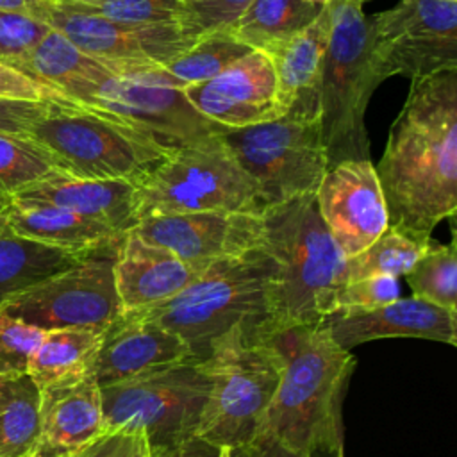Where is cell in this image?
<instances>
[{
    "label": "cell",
    "mask_w": 457,
    "mask_h": 457,
    "mask_svg": "<svg viewBox=\"0 0 457 457\" xmlns=\"http://www.w3.org/2000/svg\"><path fill=\"white\" fill-rule=\"evenodd\" d=\"M375 171L389 225L432 234L457 209V70L411 80Z\"/></svg>",
    "instance_id": "1"
},
{
    "label": "cell",
    "mask_w": 457,
    "mask_h": 457,
    "mask_svg": "<svg viewBox=\"0 0 457 457\" xmlns=\"http://www.w3.org/2000/svg\"><path fill=\"white\" fill-rule=\"evenodd\" d=\"M259 336L278 353L280 378L257 437L307 455L318 441L343 428V396L355 359L320 325Z\"/></svg>",
    "instance_id": "2"
},
{
    "label": "cell",
    "mask_w": 457,
    "mask_h": 457,
    "mask_svg": "<svg viewBox=\"0 0 457 457\" xmlns=\"http://www.w3.org/2000/svg\"><path fill=\"white\" fill-rule=\"evenodd\" d=\"M262 220L261 248L271 255L277 271L261 334L318 325L334 311V296L345 284L346 257L327 230L314 195L262 209Z\"/></svg>",
    "instance_id": "3"
},
{
    "label": "cell",
    "mask_w": 457,
    "mask_h": 457,
    "mask_svg": "<svg viewBox=\"0 0 457 457\" xmlns=\"http://www.w3.org/2000/svg\"><path fill=\"white\" fill-rule=\"evenodd\" d=\"M275 271L271 255L253 248L212 262L168 300L123 316L173 332L195 361H205L214 343L230 330L241 327L253 336L262 332Z\"/></svg>",
    "instance_id": "4"
},
{
    "label": "cell",
    "mask_w": 457,
    "mask_h": 457,
    "mask_svg": "<svg viewBox=\"0 0 457 457\" xmlns=\"http://www.w3.org/2000/svg\"><path fill=\"white\" fill-rule=\"evenodd\" d=\"M330 34L320 82V127L328 168L345 161H371L366 109L389 79L375 57L362 4L332 0Z\"/></svg>",
    "instance_id": "5"
},
{
    "label": "cell",
    "mask_w": 457,
    "mask_h": 457,
    "mask_svg": "<svg viewBox=\"0 0 457 457\" xmlns=\"http://www.w3.org/2000/svg\"><path fill=\"white\" fill-rule=\"evenodd\" d=\"M61 173L93 180L141 182L173 152L150 132L82 104H54L29 130Z\"/></svg>",
    "instance_id": "6"
},
{
    "label": "cell",
    "mask_w": 457,
    "mask_h": 457,
    "mask_svg": "<svg viewBox=\"0 0 457 457\" xmlns=\"http://www.w3.org/2000/svg\"><path fill=\"white\" fill-rule=\"evenodd\" d=\"M204 362L211 387L195 436L232 450L252 443L278 386V353L239 327L220 337Z\"/></svg>",
    "instance_id": "7"
},
{
    "label": "cell",
    "mask_w": 457,
    "mask_h": 457,
    "mask_svg": "<svg viewBox=\"0 0 457 457\" xmlns=\"http://www.w3.org/2000/svg\"><path fill=\"white\" fill-rule=\"evenodd\" d=\"M200 211H262L253 182L218 130L175 148L137 184V221Z\"/></svg>",
    "instance_id": "8"
},
{
    "label": "cell",
    "mask_w": 457,
    "mask_h": 457,
    "mask_svg": "<svg viewBox=\"0 0 457 457\" xmlns=\"http://www.w3.org/2000/svg\"><path fill=\"white\" fill-rule=\"evenodd\" d=\"M255 186L261 209L314 195L328 170L320 118L284 114L243 129H218Z\"/></svg>",
    "instance_id": "9"
},
{
    "label": "cell",
    "mask_w": 457,
    "mask_h": 457,
    "mask_svg": "<svg viewBox=\"0 0 457 457\" xmlns=\"http://www.w3.org/2000/svg\"><path fill=\"white\" fill-rule=\"evenodd\" d=\"M204 361H184L100 387L104 430H139L148 448L193 437L209 395Z\"/></svg>",
    "instance_id": "10"
},
{
    "label": "cell",
    "mask_w": 457,
    "mask_h": 457,
    "mask_svg": "<svg viewBox=\"0 0 457 457\" xmlns=\"http://www.w3.org/2000/svg\"><path fill=\"white\" fill-rule=\"evenodd\" d=\"M29 16L62 34L80 52L116 73L161 70L198 41L179 23L127 25L91 7L59 0H36Z\"/></svg>",
    "instance_id": "11"
},
{
    "label": "cell",
    "mask_w": 457,
    "mask_h": 457,
    "mask_svg": "<svg viewBox=\"0 0 457 457\" xmlns=\"http://www.w3.org/2000/svg\"><path fill=\"white\" fill-rule=\"evenodd\" d=\"M118 245L96 250L71 268L16 293L0 307V314L41 330H107L121 316L114 284Z\"/></svg>",
    "instance_id": "12"
},
{
    "label": "cell",
    "mask_w": 457,
    "mask_h": 457,
    "mask_svg": "<svg viewBox=\"0 0 457 457\" xmlns=\"http://www.w3.org/2000/svg\"><path fill=\"white\" fill-rule=\"evenodd\" d=\"M68 96L86 107L118 116L175 150L220 127L200 116L182 89L161 71L116 73L111 71L95 82L73 87Z\"/></svg>",
    "instance_id": "13"
},
{
    "label": "cell",
    "mask_w": 457,
    "mask_h": 457,
    "mask_svg": "<svg viewBox=\"0 0 457 457\" xmlns=\"http://www.w3.org/2000/svg\"><path fill=\"white\" fill-rule=\"evenodd\" d=\"M366 23L371 50L387 77L414 80L457 70L455 0H400Z\"/></svg>",
    "instance_id": "14"
},
{
    "label": "cell",
    "mask_w": 457,
    "mask_h": 457,
    "mask_svg": "<svg viewBox=\"0 0 457 457\" xmlns=\"http://www.w3.org/2000/svg\"><path fill=\"white\" fill-rule=\"evenodd\" d=\"M130 230L200 273L216 261L261 248L264 220L262 211H200L145 218Z\"/></svg>",
    "instance_id": "15"
},
{
    "label": "cell",
    "mask_w": 457,
    "mask_h": 457,
    "mask_svg": "<svg viewBox=\"0 0 457 457\" xmlns=\"http://www.w3.org/2000/svg\"><path fill=\"white\" fill-rule=\"evenodd\" d=\"M314 198L327 230L346 259L366 250L389 227L386 198L371 161H345L328 168Z\"/></svg>",
    "instance_id": "16"
},
{
    "label": "cell",
    "mask_w": 457,
    "mask_h": 457,
    "mask_svg": "<svg viewBox=\"0 0 457 457\" xmlns=\"http://www.w3.org/2000/svg\"><path fill=\"white\" fill-rule=\"evenodd\" d=\"M182 93L200 116L225 129H243L282 116L273 62L259 50H250L209 80L182 87Z\"/></svg>",
    "instance_id": "17"
},
{
    "label": "cell",
    "mask_w": 457,
    "mask_h": 457,
    "mask_svg": "<svg viewBox=\"0 0 457 457\" xmlns=\"http://www.w3.org/2000/svg\"><path fill=\"white\" fill-rule=\"evenodd\" d=\"M318 325L346 352L384 337H420L450 346L457 345V312L416 296L398 298L371 309L334 311Z\"/></svg>",
    "instance_id": "18"
},
{
    "label": "cell",
    "mask_w": 457,
    "mask_h": 457,
    "mask_svg": "<svg viewBox=\"0 0 457 457\" xmlns=\"http://www.w3.org/2000/svg\"><path fill=\"white\" fill-rule=\"evenodd\" d=\"M184 361L195 359L179 336L154 323L121 314L104 330L93 377L98 387H104Z\"/></svg>",
    "instance_id": "19"
},
{
    "label": "cell",
    "mask_w": 457,
    "mask_h": 457,
    "mask_svg": "<svg viewBox=\"0 0 457 457\" xmlns=\"http://www.w3.org/2000/svg\"><path fill=\"white\" fill-rule=\"evenodd\" d=\"M9 200L62 207L120 234L137 223V182L129 180H93L55 171L9 195Z\"/></svg>",
    "instance_id": "20"
},
{
    "label": "cell",
    "mask_w": 457,
    "mask_h": 457,
    "mask_svg": "<svg viewBox=\"0 0 457 457\" xmlns=\"http://www.w3.org/2000/svg\"><path fill=\"white\" fill-rule=\"evenodd\" d=\"M198 271L173 252L152 245L129 230L114 255V284L121 314L168 300L184 289Z\"/></svg>",
    "instance_id": "21"
},
{
    "label": "cell",
    "mask_w": 457,
    "mask_h": 457,
    "mask_svg": "<svg viewBox=\"0 0 457 457\" xmlns=\"http://www.w3.org/2000/svg\"><path fill=\"white\" fill-rule=\"evenodd\" d=\"M330 34L328 5L300 32L268 57L277 75V95L284 114L320 118V82Z\"/></svg>",
    "instance_id": "22"
},
{
    "label": "cell",
    "mask_w": 457,
    "mask_h": 457,
    "mask_svg": "<svg viewBox=\"0 0 457 457\" xmlns=\"http://www.w3.org/2000/svg\"><path fill=\"white\" fill-rule=\"evenodd\" d=\"M0 225L25 239L75 253H93L120 243L125 236L62 207L12 200L2 211Z\"/></svg>",
    "instance_id": "23"
},
{
    "label": "cell",
    "mask_w": 457,
    "mask_h": 457,
    "mask_svg": "<svg viewBox=\"0 0 457 457\" xmlns=\"http://www.w3.org/2000/svg\"><path fill=\"white\" fill-rule=\"evenodd\" d=\"M104 430L100 387L95 377L41 391V439L52 450L79 453Z\"/></svg>",
    "instance_id": "24"
},
{
    "label": "cell",
    "mask_w": 457,
    "mask_h": 457,
    "mask_svg": "<svg viewBox=\"0 0 457 457\" xmlns=\"http://www.w3.org/2000/svg\"><path fill=\"white\" fill-rule=\"evenodd\" d=\"M104 332L86 328L45 330L27 364V375L39 391L79 382L93 375Z\"/></svg>",
    "instance_id": "25"
},
{
    "label": "cell",
    "mask_w": 457,
    "mask_h": 457,
    "mask_svg": "<svg viewBox=\"0 0 457 457\" xmlns=\"http://www.w3.org/2000/svg\"><path fill=\"white\" fill-rule=\"evenodd\" d=\"M321 9L323 5L305 0H252L225 32L250 50L268 55L305 29Z\"/></svg>",
    "instance_id": "26"
},
{
    "label": "cell",
    "mask_w": 457,
    "mask_h": 457,
    "mask_svg": "<svg viewBox=\"0 0 457 457\" xmlns=\"http://www.w3.org/2000/svg\"><path fill=\"white\" fill-rule=\"evenodd\" d=\"M89 253H75L16 236L0 225V307L16 293L61 273Z\"/></svg>",
    "instance_id": "27"
},
{
    "label": "cell",
    "mask_w": 457,
    "mask_h": 457,
    "mask_svg": "<svg viewBox=\"0 0 457 457\" xmlns=\"http://www.w3.org/2000/svg\"><path fill=\"white\" fill-rule=\"evenodd\" d=\"M41 439V391L25 373L0 375V457H30Z\"/></svg>",
    "instance_id": "28"
},
{
    "label": "cell",
    "mask_w": 457,
    "mask_h": 457,
    "mask_svg": "<svg viewBox=\"0 0 457 457\" xmlns=\"http://www.w3.org/2000/svg\"><path fill=\"white\" fill-rule=\"evenodd\" d=\"M14 68L32 79L55 86L64 95L80 84L95 82L112 71L52 29Z\"/></svg>",
    "instance_id": "29"
},
{
    "label": "cell",
    "mask_w": 457,
    "mask_h": 457,
    "mask_svg": "<svg viewBox=\"0 0 457 457\" xmlns=\"http://www.w3.org/2000/svg\"><path fill=\"white\" fill-rule=\"evenodd\" d=\"M432 243L434 239L428 234L389 225L366 250L346 259L345 282L373 275L398 278L416 264Z\"/></svg>",
    "instance_id": "30"
},
{
    "label": "cell",
    "mask_w": 457,
    "mask_h": 457,
    "mask_svg": "<svg viewBox=\"0 0 457 457\" xmlns=\"http://www.w3.org/2000/svg\"><path fill=\"white\" fill-rule=\"evenodd\" d=\"M250 48L236 41L227 32H214L200 37L186 54L161 68V71L182 89L189 84H198L220 75Z\"/></svg>",
    "instance_id": "31"
},
{
    "label": "cell",
    "mask_w": 457,
    "mask_h": 457,
    "mask_svg": "<svg viewBox=\"0 0 457 457\" xmlns=\"http://www.w3.org/2000/svg\"><path fill=\"white\" fill-rule=\"evenodd\" d=\"M412 296L457 312V250L434 241L416 264L403 275Z\"/></svg>",
    "instance_id": "32"
},
{
    "label": "cell",
    "mask_w": 457,
    "mask_h": 457,
    "mask_svg": "<svg viewBox=\"0 0 457 457\" xmlns=\"http://www.w3.org/2000/svg\"><path fill=\"white\" fill-rule=\"evenodd\" d=\"M55 171L57 162L37 143L0 130V193L9 196Z\"/></svg>",
    "instance_id": "33"
},
{
    "label": "cell",
    "mask_w": 457,
    "mask_h": 457,
    "mask_svg": "<svg viewBox=\"0 0 457 457\" xmlns=\"http://www.w3.org/2000/svg\"><path fill=\"white\" fill-rule=\"evenodd\" d=\"M252 0H180L179 25L191 37L225 32Z\"/></svg>",
    "instance_id": "34"
},
{
    "label": "cell",
    "mask_w": 457,
    "mask_h": 457,
    "mask_svg": "<svg viewBox=\"0 0 457 457\" xmlns=\"http://www.w3.org/2000/svg\"><path fill=\"white\" fill-rule=\"evenodd\" d=\"M45 330L0 314V375L25 373Z\"/></svg>",
    "instance_id": "35"
},
{
    "label": "cell",
    "mask_w": 457,
    "mask_h": 457,
    "mask_svg": "<svg viewBox=\"0 0 457 457\" xmlns=\"http://www.w3.org/2000/svg\"><path fill=\"white\" fill-rule=\"evenodd\" d=\"M98 14L127 25H157L180 21V0H104Z\"/></svg>",
    "instance_id": "36"
},
{
    "label": "cell",
    "mask_w": 457,
    "mask_h": 457,
    "mask_svg": "<svg viewBox=\"0 0 457 457\" xmlns=\"http://www.w3.org/2000/svg\"><path fill=\"white\" fill-rule=\"evenodd\" d=\"M50 30L39 20L21 12L0 11V61L14 66Z\"/></svg>",
    "instance_id": "37"
},
{
    "label": "cell",
    "mask_w": 457,
    "mask_h": 457,
    "mask_svg": "<svg viewBox=\"0 0 457 457\" xmlns=\"http://www.w3.org/2000/svg\"><path fill=\"white\" fill-rule=\"evenodd\" d=\"M400 298L398 278L373 275L345 282L334 296V311L371 309L391 303ZM332 311V312H334Z\"/></svg>",
    "instance_id": "38"
},
{
    "label": "cell",
    "mask_w": 457,
    "mask_h": 457,
    "mask_svg": "<svg viewBox=\"0 0 457 457\" xmlns=\"http://www.w3.org/2000/svg\"><path fill=\"white\" fill-rule=\"evenodd\" d=\"M0 98L4 100H23V102H54L61 105H75L71 100L55 86L29 77L18 68L0 61Z\"/></svg>",
    "instance_id": "39"
},
{
    "label": "cell",
    "mask_w": 457,
    "mask_h": 457,
    "mask_svg": "<svg viewBox=\"0 0 457 457\" xmlns=\"http://www.w3.org/2000/svg\"><path fill=\"white\" fill-rule=\"evenodd\" d=\"M146 436L139 430H112L102 434L77 457H148Z\"/></svg>",
    "instance_id": "40"
},
{
    "label": "cell",
    "mask_w": 457,
    "mask_h": 457,
    "mask_svg": "<svg viewBox=\"0 0 457 457\" xmlns=\"http://www.w3.org/2000/svg\"><path fill=\"white\" fill-rule=\"evenodd\" d=\"M54 102H23L0 98V130L18 136H29L30 127L45 116Z\"/></svg>",
    "instance_id": "41"
},
{
    "label": "cell",
    "mask_w": 457,
    "mask_h": 457,
    "mask_svg": "<svg viewBox=\"0 0 457 457\" xmlns=\"http://www.w3.org/2000/svg\"><path fill=\"white\" fill-rule=\"evenodd\" d=\"M220 446H214L196 436L170 446L150 448L148 457H218Z\"/></svg>",
    "instance_id": "42"
},
{
    "label": "cell",
    "mask_w": 457,
    "mask_h": 457,
    "mask_svg": "<svg viewBox=\"0 0 457 457\" xmlns=\"http://www.w3.org/2000/svg\"><path fill=\"white\" fill-rule=\"evenodd\" d=\"M232 457H307L291 452L270 437H255L252 443L232 450Z\"/></svg>",
    "instance_id": "43"
},
{
    "label": "cell",
    "mask_w": 457,
    "mask_h": 457,
    "mask_svg": "<svg viewBox=\"0 0 457 457\" xmlns=\"http://www.w3.org/2000/svg\"><path fill=\"white\" fill-rule=\"evenodd\" d=\"M307 457H345V445H343V428L332 432L330 436L318 441Z\"/></svg>",
    "instance_id": "44"
},
{
    "label": "cell",
    "mask_w": 457,
    "mask_h": 457,
    "mask_svg": "<svg viewBox=\"0 0 457 457\" xmlns=\"http://www.w3.org/2000/svg\"><path fill=\"white\" fill-rule=\"evenodd\" d=\"M36 0H0V11H12L21 14H30Z\"/></svg>",
    "instance_id": "45"
},
{
    "label": "cell",
    "mask_w": 457,
    "mask_h": 457,
    "mask_svg": "<svg viewBox=\"0 0 457 457\" xmlns=\"http://www.w3.org/2000/svg\"><path fill=\"white\" fill-rule=\"evenodd\" d=\"M32 457H77V453H64V452L52 450V448H48L45 445H37V448L32 453Z\"/></svg>",
    "instance_id": "46"
},
{
    "label": "cell",
    "mask_w": 457,
    "mask_h": 457,
    "mask_svg": "<svg viewBox=\"0 0 457 457\" xmlns=\"http://www.w3.org/2000/svg\"><path fill=\"white\" fill-rule=\"evenodd\" d=\"M59 2H66V4H75V5H86V7H96L100 2L104 0H59Z\"/></svg>",
    "instance_id": "47"
},
{
    "label": "cell",
    "mask_w": 457,
    "mask_h": 457,
    "mask_svg": "<svg viewBox=\"0 0 457 457\" xmlns=\"http://www.w3.org/2000/svg\"><path fill=\"white\" fill-rule=\"evenodd\" d=\"M218 457H232V448H228V446H220Z\"/></svg>",
    "instance_id": "48"
},
{
    "label": "cell",
    "mask_w": 457,
    "mask_h": 457,
    "mask_svg": "<svg viewBox=\"0 0 457 457\" xmlns=\"http://www.w3.org/2000/svg\"><path fill=\"white\" fill-rule=\"evenodd\" d=\"M7 204H9V196L4 195V193H0V214H2V211L7 207Z\"/></svg>",
    "instance_id": "49"
},
{
    "label": "cell",
    "mask_w": 457,
    "mask_h": 457,
    "mask_svg": "<svg viewBox=\"0 0 457 457\" xmlns=\"http://www.w3.org/2000/svg\"><path fill=\"white\" fill-rule=\"evenodd\" d=\"M305 2H311V4H318V5H327V4H330L332 0H305ZM357 2L364 4V2H368V0H357Z\"/></svg>",
    "instance_id": "50"
},
{
    "label": "cell",
    "mask_w": 457,
    "mask_h": 457,
    "mask_svg": "<svg viewBox=\"0 0 457 457\" xmlns=\"http://www.w3.org/2000/svg\"><path fill=\"white\" fill-rule=\"evenodd\" d=\"M30 457H32V455H30Z\"/></svg>",
    "instance_id": "51"
}]
</instances>
